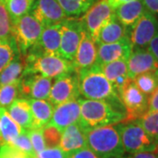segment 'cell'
Segmentation results:
<instances>
[{
	"mask_svg": "<svg viewBox=\"0 0 158 158\" xmlns=\"http://www.w3.org/2000/svg\"><path fill=\"white\" fill-rule=\"evenodd\" d=\"M29 13L43 27L62 23L67 19L57 0H35Z\"/></svg>",
	"mask_w": 158,
	"mask_h": 158,
	"instance_id": "4fadbf2b",
	"label": "cell"
},
{
	"mask_svg": "<svg viewBox=\"0 0 158 158\" xmlns=\"http://www.w3.org/2000/svg\"><path fill=\"white\" fill-rule=\"evenodd\" d=\"M28 101L34 118L32 128H43L51 120L54 106L48 100L28 99Z\"/></svg>",
	"mask_w": 158,
	"mask_h": 158,
	"instance_id": "cb8c5ba5",
	"label": "cell"
},
{
	"mask_svg": "<svg viewBox=\"0 0 158 158\" xmlns=\"http://www.w3.org/2000/svg\"><path fill=\"white\" fill-rule=\"evenodd\" d=\"M25 68L21 55H18L0 73V86L20 81Z\"/></svg>",
	"mask_w": 158,
	"mask_h": 158,
	"instance_id": "484cf974",
	"label": "cell"
},
{
	"mask_svg": "<svg viewBox=\"0 0 158 158\" xmlns=\"http://www.w3.org/2000/svg\"><path fill=\"white\" fill-rule=\"evenodd\" d=\"M148 135L158 144V112H147L136 119Z\"/></svg>",
	"mask_w": 158,
	"mask_h": 158,
	"instance_id": "4dcf8cb0",
	"label": "cell"
},
{
	"mask_svg": "<svg viewBox=\"0 0 158 158\" xmlns=\"http://www.w3.org/2000/svg\"><path fill=\"white\" fill-rule=\"evenodd\" d=\"M29 139L31 141L32 146L35 154L42 151L46 148L44 138L42 135V128H31L27 130Z\"/></svg>",
	"mask_w": 158,
	"mask_h": 158,
	"instance_id": "d590c367",
	"label": "cell"
},
{
	"mask_svg": "<svg viewBox=\"0 0 158 158\" xmlns=\"http://www.w3.org/2000/svg\"><path fill=\"white\" fill-rule=\"evenodd\" d=\"M34 158H67V153L60 147L46 148L42 151L35 154Z\"/></svg>",
	"mask_w": 158,
	"mask_h": 158,
	"instance_id": "74e56055",
	"label": "cell"
},
{
	"mask_svg": "<svg viewBox=\"0 0 158 158\" xmlns=\"http://www.w3.org/2000/svg\"><path fill=\"white\" fill-rule=\"evenodd\" d=\"M67 18H77L90 9L98 0H57Z\"/></svg>",
	"mask_w": 158,
	"mask_h": 158,
	"instance_id": "4316f807",
	"label": "cell"
},
{
	"mask_svg": "<svg viewBox=\"0 0 158 158\" xmlns=\"http://www.w3.org/2000/svg\"><path fill=\"white\" fill-rule=\"evenodd\" d=\"M62 132L56 127L47 125L42 128V135L44 138L46 148H56L60 146L62 139Z\"/></svg>",
	"mask_w": 158,
	"mask_h": 158,
	"instance_id": "836d02e7",
	"label": "cell"
},
{
	"mask_svg": "<svg viewBox=\"0 0 158 158\" xmlns=\"http://www.w3.org/2000/svg\"><path fill=\"white\" fill-rule=\"evenodd\" d=\"M121 158H158V153L156 152H139L128 154L123 156Z\"/></svg>",
	"mask_w": 158,
	"mask_h": 158,
	"instance_id": "7bdbcfd3",
	"label": "cell"
},
{
	"mask_svg": "<svg viewBox=\"0 0 158 158\" xmlns=\"http://www.w3.org/2000/svg\"><path fill=\"white\" fill-rule=\"evenodd\" d=\"M128 29V37L133 49L147 48L158 32V19L153 13L146 11Z\"/></svg>",
	"mask_w": 158,
	"mask_h": 158,
	"instance_id": "9c48e42d",
	"label": "cell"
},
{
	"mask_svg": "<svg viewBox=\"0 0 158 158\" xmlns=\"http://www.w3.org/2000/svg\"><path fill=\"white\" fill-rule=\"evenodd\" d=\"M67 158H99L89 148H84L67 153Z\"/></svg>",
	"mask_w": 158,
	"mask_h": 158,
	"instance_id": "f35d334b",
	"label": "cell"
},
{
	"mask_svg": "<svg viewBox=\"0 0 158 158\" xmlns=\"http://www.w3.org/2000/svg\"><path fill=\"white\" fill-rule=\"evenodd\" d=\"M127 36H128V29L118 21L114 13V16L102 27L96 44L99 45L114 43Z\"/></svg>",
	"mask_w": 158,
	"mask_h": 158,
	"instance_id": "603a6c76",
	"label": "cell"
},
{
	"mask_svg": "<svg viewBox=\"0 0 158 158\" xmlns=\"http://www.w3.org/2000/svg\"><path fill=\"white\" fill-rule=\"evenodd\" d=\"M155 74H156V79H157V82H158V69H156V71L155 72Z\"/></svg>",
	"mask_w": 158,
	"mask_h": 158,
	"instance_id": "f6af8a7d",
	"label": "cell"
},
{
	"mask_svg": "<svg viewBox=\"0 0 158 158\" xmlns=\"http://www.w3.org/2000/svg\"><path fill=\"white\" fill-rule=\"evenodd\" d=\"M78 101L81 109L78 123L84 130L118 124L127 116L105 100L78 99Z\"/></svg>",
	"mask_w": 158,
	"mask_h": 158,
	"instance_id": "3957f363",
	"label": "cell"
},
{
	"mask_svg": "<svg viewBox=\"0 0 158 158\" xmlns=\"http://www.w3.org/2000/svg\"><path fill=\"white\" fill-rule=\"evenodd\" d=\"M87 148L99 158H121L125 150L114 125L85 130Z\"/></svg>",
	"mask_w": 158,
	"mask_h": 158,
	"instance_id": "277c9868",
	"label": "cell"
},
{
	"mask_svg": "<svg viewBox=\"0 0 158 158\" xmlns=\"http://www.w3.org/2000/svg\"><path fill=\"white\" fill-rule=\"evenodd\" d=\"M19 82L0 86V107L7 108L19 95Z\"/></svg>",
	"mask_w": 158,
	"mask_h": 158,
	"instance_id": "1f68e13d",
	"label": "cell"
},
{
	"mask_svg": "<svg viewBox=\"0 0 158 158\" xmlns=\"http://www.w3.org/2000/svg\"><path fill=\"white\" fill-rule=\"evenodd\" d=\"M11 118L23 129H31L33 127L34 118L28 99L19 98L6 108Z\"/></svg>",
	"mask_w": 158,
	"mask_h": 158,
	"instance_id": "ffe728a7",
	"label": "cell"
},
{
	"mask_svg": "<svg viewBox=\"0 0 158 158\" xmlns=\"http://www.w3.org/2000/svg\"><path fill=\"white\" fill-rule=\"evenodd\" d=\"M119 99L127 111L126 118L121 122L136 120L148 112V97L137 88L133 80H130L122 89Z\"/></svg>",
	"mask_w": 158,
	"mask_h": 158,
	"instance_id": "52a82bcc",
	"label": "cell"
},
{
	"mask_svg": "<svg viewBox=\"0 0 158 158\" xmlns=\"http://www.w3.org/2000/svg\"><path fill=\"white\" fill-rule=\"evenodd\" d=\"M115 127L120 135L125 153L157 151L158 144L145 132L137 120L119 122L115 124Z\"/></svg>",
	"mask_w": 158,
	"mask_h": 158,
	"instance_id": "5b68a950",
	"label": "cell"
},
{
	"mask_svg": "<svg viewBox=\"0 0 158 158\" xmlns=\"http://www.w3.org/2000/svg\"><path fill=\"white\" fill-rule=\"evenodd\" d=\"M76 73L78 78L80 95L85 97V99L120 101L113 85L98 64L94 63L89 68L77 70Z\"/></svg>",
	"mask_w": 158,
	"mask_h": 158,
	"instance_id": "7a4b0ae2",
	"label": "cell"
},
{
	"mask_svg": "<svg viewBox=\"0 0 158 158\" xmlns=\"http://www.w3.org/2000/svg\"><path fill=\"white\" fill-rule=\"evenodd\" d=\"M96 60L97 44L83 27L81 40L72 62L75 71L89 68L96 62Z\"/></svg>",
	"mask_w": 158,
	"mask_h": 158,
	"instance_id": "e0dca14e",
	"label": "cell"
},
{
	"mask_svg": "<svg viewBox=\"0 0 158 158\" xmlns=\"http://www.w3.org/2000/svg\"><path fill=\"white\" fill-rule=\"evenodd\" d=\"M59 147L66 153L87 147L85 130L79 123L70 125L63 130Z\"/></svg>",
	"mask_w": 158,
	"mask_h": 158,
	"instance_id": "d6986e66",
	"label": "cell"
},
{
	"mask_svg": "<svg viewBox=\"0 0 158 158\" xmlns=\"http://www.w3.org/2000/svg\"><path fill=\"white\" fill-rule=\"evenodd\" d=\"M0 146L6 143H11L24 130L11 118L6 108L0 107Z\"/></svg>",
	"mask_w": 158,
	"mask_h": 158,
	"instance_id": "d4e9b609",
	"label": "cell"
},
{
	"mask_svg": "<svg viewBox=\"0 0 158 158\" xmlns=\"http://www.w3.org/2000/svg\"><path fill=\"white\" fill-rule=\"evenodd\" d=\"M34 1L35 0H7L5 5L11 19V24L28 14Z\"/></svg>",
	"mask_w": 158,
	"mask_h": 158,
	"instance_id": "83f0119b",
	"label": "cell"
},
{
	"mask_svg": "<svg viewBox=\"0 0 158 158\" xmlns=\"http://www.w3.org/2000/svg\"><path fill=\"white\" fill-rule=\"evenodd\" d=\"M8 144H11V146L18 148L21 152L25 153L30 157L34 158L35 156V153H34L32 143H31V141L29 139L28 135H27L26 129L23 130L22 133L18 136L15 140H13L11 143H8Z\"/></svg>",
	"mask_w": 158,
	"mask_h": 158,
	"instance_id": "e575fe53",
	"label": "cell"
},
{
	"mask_svg": "<svg viewBox=\"0 0 158 158\" xmlns=\"http://www.w3.org/2000/svg\"><path fill=\"white\" fill-rule=\"evenodd\" d=\"M156 153H158V149H157V151H156Z\"/></svg>",
	"mask_w": 158,
	"mask_h": 158,
	"instance_id": "7dc6e473",
	"label": "cell"
},
{
	"mask_svg": "<svg viewBox=\"0 0 158 158\" xmlns=\"http://www.w3.org/2000/svg\"><path fill=\"white\" fill-rule=\"evenodd\" d=\"M0 158H32L21 152L11 144H3L0 146Z\"/></svg>",
	"mask_w": 158,
	"mask_h": 158,
	"instance_id": "8d00e7d4",
	"label": "cell"
},
{
	"mask_svg": "<svg viewBox=\"0 0 158 158\" xmlns=\"http://www.w3.org/2000/svg\"><path fill=\"white\" fill-rule=\"evenodd\" d=\"M131 1H134V0H107L109 6H111L113 10L117 9L118 6H122V5L127 4V3L131 2Z\"/></svg>",
	"mask_w": 158,
	"mask_h": 158,
	"instance_id": "ee69618b",
	"label": "cell"
},
{
	"mask_svg": "<svg viewBox=\"0 0 158 158\" xmlns=\"http://www.w3.org/2000/svg\"><path fill=\"white\" fill-rule=\"evenodd\" d=\"M114 16V10L107 0H99L80 19L83 27L96 43L102 27Z\"/></svg>",
	"mask_w": 158,
	"mask_h": 158,
	"instance_id": "ba28073f",
	"label": "cell"
},
{
	"mask_svg": "<svg viewBox=\"0 0 158 158\" xmlns=\"http://www.w3.org/2000/svg\"><path fill=\"white\" fill-rule=\"evenodd\" d=\"M61 34L62 23L46 27L42 30L39 41L36 45L46 54L59 55Z\"/></svg>",
	"mask_w": 158,
	"mask_h": 158,
	"instance_id": "7402d4cb",
	"label": "cell"
},
{
	"mask_svg": "<svg viewBox=\"0 0 158 158\" xmlns=\"http://www.w3.org/2000/svg\"><path fill=\"white\" fill-rule=\"evenodd\" d=\"M52 84V79L39 74L25 75L19 82V95L27 99L48 100Z\"/></svg>",
	"mask_w": 158,
	"mask_h": 158,
	"instance_id": "7c38bea8",
	"label": "cell"
},
{
	"mask_svg": "<svg viewBox=\"0 0 158 158\" xmlns=\"http://www.w3.org/2000/svg\"><path fill=\"white\" fill-rule=\"evenodd\" d=\"M142 4L148 11L154 15H158V0H141Z\"/></svg>",
	"mask_w": 158,
	"mask_h": 158,
	"instance_id": "60d3db41",
	"label": "cell"
},
{
	"mask_svg": "<svg viewBox=\"0 0 158 158\" xmlns=\"http://www.w3.org/2000/svg\"><path fill=\"white\" fill-rule=\"evenodd\" d=\"M18 55L19 51L13 37L6 41H0V73Z\"/></svg>",
	"mask_w": 158,
	"mask_h": 158,
	"instance_id": "f1b7e54d",
	"label": "cell"
},
{
	"mask_svg": "<svg viewBox=\"0 0 158 158\" xmlns=\"http://www.w3.org/2000/svg\"><path fill=\"white\" fill-rule=\"evenodd\" d=\"M148 112H158V88L148 97Z\"/></svg>",
	"mask_w": 158,
	"mask_h": 158,
	"instance_id": "ab89813d",
	"label": "cell"
},
{
	"mask_svg": "<svg viewBox=\"0 0 158 158\" xmlns=\"http://www.w3.org/2000/svg\"><path fill=\"white\" fill-rule=\"evenodd\" d=\"M12 38L11 21L6 5L0 1V41H6Z\"/></svg>",
	"mask_w": 158,
	"mask_h": 158,
	"instance_id": "d6a6232c",
	"label": "cell"
},
{
	"mask_svg": "<svg viewBox=\"0 0 158 158\" xmlns=\"http://www.w3.org/2000/svg\"><path fill=\"white\" fill-rule=\"evenodd\" d=\"M142 93L149 97L158 88V82L155 72H147L137 76L133 80Z\"/></svg>",
	"mask_w": 158,
	"mask_h": 158,
	"instance_id": "f546056e",
	"label": "cell"
},
{
	"mask_svg": "<svg viewBox=\"0 0 158 158\" xmlns=\"http://www.w3.org/2000/svg\"><path fill=\"white\" fill-rule=\"evenodd\" d=\"M132 51L133 46L128 36L114 43L97 45V60L95 63L98 66H102L120 59L127 61Z\"/></svg>",
	"mask_w": 158,
	"mask_h": 158,
	"instance_id": "5bb4252c",
	"label": "cell"
},
{
	"mask_svg": "<svg viewBox=\"0 0 158 158\" xmlns=\"http://www.w3.org/2000/svg\"><path fill=\"white\" fill-rule=\"evenodd\" d=\"M127 60L120 59L100 66L105 77L111 82L113 88L119 97V93L130 81L127 75Z\"/></svg>",
	"mask_w": 158,
	"mask_h": 158,
	"instance_id": "ac0fdd59",
	"label": "cell"
},
{
	"mask_svg": "<svg viewBox=\"0 0 158 158\" xmlns=\"http://www.w3.org/2000/svg\"><path fill=\"white\" fill-rule=\"evenodd\" d=\"M79 96L78 78L74 71L55 78L48 100L53 106H58L65 102L77 100Z\"/></svg>",
	"mask_w": 158,
	"mask_h": 158,
	"instance_id": "30bf717a",
	"label": "cell"
},
{
	"mask_svg": "<svg viewBox=\"0 0 158 158\" xmlns=\"http://www.w3.org/2000/svg\"><path fill=\"white\" fill-rule=\"evenodd\" d=\"M43 28L30 13L11 24V35L21 56H25L38 43Z\"/></svg>",
	"mask_w": 158,
	"mask_h": 158,
	"instance_id": "8992f818",
	"label": "cell"
},
{
	"mask_svg": "<svg viewBox=\"0 0 158 158\" xmlns=\"http://www.w3.org/2000/svg\"><path fill=\"white\" fill-rule=\"evenodd\" d=\"M81 114L78 99L65 102L54 107L51 120L48 125L53 126L61 132L70 125L78 123Z\"/></svg>",
	"mask_w": 158,
	"mask_h": 158,
	"instance_id": "2e32d148",
	"label": "cell"
},
{
	"mask_svg": "<svg viewBox=\"0 0 158 158\" xmlns=\"http://www.w3.org/2000/svg\"><path fill=\"white\" fill-rule=\"evenodd\" d=\"M83 26L77 18H67L62 22V34L59 55L69 62H73L81 40Z\"/></svg>",
	"mask_w": 158,
	"mask_h": 158,
	"instance_id": "8fae6325",
	"label": "cell"
},
{
	"mask_svg": "<svg viewBox=\"0 0 158 158\" xmlns=\"http://www.w3.org/2000/svg\"><path fill=\"white\" fill-rule=\"evenodd\" d=\"M127 63L130 80H134L141 74L156 72L158 69L157 61L147 48L133 49Z\"/></svg>",
	"mask_w": 158,
	"mask_h": 158,
	"instance_id": "9a60e30c",
	"label": "cell"
},
{
	"mask_svg": "<svg viewBox=\"0 0 158 158\" xmlns=\"http://www.w3.org/2000/svg\"><path fill=\"white\" fill-rule=\"evenodd\" d=\"M147 11L141 0H134L114 10L115 16L125 27L130 28Z\"/></svg>",
	"mask_w": 158,
	"mask_h": 158,
	"instance_id": "44dd1931",
	"label": "cell"
},
{
	"mask_svg": "<svg viewBox=\"0 0 158 158\" xmlns=\"http://www.w3.org/2000/svg\"><path fill=\"white\" fill-rule=\"evenodd\" d=\"M23 60L25 68L22 77L28 74H39L53 79L75 71L72 62L59 55L46 54L37 45L23 56Z\"/></svg>",
	"mask_w": 158,
	"mask_h": 158,
	"instance_id": "6da1fadb",
	"label": "cell"
},
{
	"mask_svg": "<svg viewBox=\"0 0 158 158\" xmlns=\"http://www.w3.org/2000/svg\"><path fill=\"white\" fill-rule=\"evenodd\" d=\"M0 1H1V2H3V3L5 4V3H6V1H7V0H0Z\"/></svg>",
	"mask_w": 158,
	"mask_h": 158,
	"instance_id": "bcb514c9",
	"label": "cell"
},
{
	"mask_svg": "<svg viewBox=\"0 0 158 158\" xmlns=\"http://www.w3.org/2000/svg\"><path fill=\"white\" fill-rule=\"evenodd\" d=\"M147 49L153 55L158 62V32L151 40L149 44L147 47Z\"/></svg>",
	"mask_w": 158,
	"mask_h": 158,
	"instance_id": "b9f144b4",
	"label": "cell"
}]
</instances>
